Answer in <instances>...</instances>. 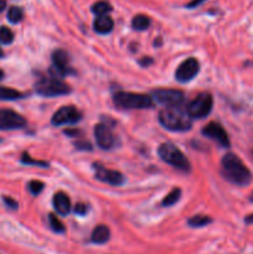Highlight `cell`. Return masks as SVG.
<instances>
[{
	"mask_svg": "<svg viewBox=\"0 0 253 254\" xmlns=\"http://www.w3.org/2000/svg\"><path fill=\"white\" fill-rule=\"evenodd\" d=\"M21 163L26 164V165H37V166H44V168H47L49 166V163L46 161H39V160H34L31 156L29 155L27 153H24L21 156Z\"/></svg>",
	"mask_w": 253,
	"mask_h": 254,
	"instance_id": "4316f807",
	"label": "cell"
},
{
	"mask_svg": "<svg viewBox=\"0 0 253 254\" xmlns=\"http://www.w3.org/2000/svg\"><path fill=\"white\" fill-rule=\"evenodd\" d=\"M52 205H54V208L56 210V212L61 216H67L69 213V211H71V200L62 191L55 193Z\"/></svg>",
	"mask_w": 253,
	"mask_h": 254,
	"instance_id": "9a60e30c",
	"label": "cell"
},
{
	"mask_svg": "<svg viewBox=\"0 0 253 254\" xmlns=\"http://www.w3.org/2000/svg\"><path fill=\"white\" fill-rule=\"evenodd\" d=\"M92 11L97 15V16H103V15H108L109 11H112V5L108 1H97L94 2L92 6Z\"/></svg>",
	"mask_w": 253,
	"mask_h": 254,
	"instance_id": "7402d4cb",
	"label": "cell"
},
{
	"mask_svg": "<svg viewBox=\"0 0 253 254\" xmlns=\"http://www.w3.org/2000/svg\"><path fill=\"white\" fill-rule=\"evenodd\" d=\"M2 56H4V52H2V50L1 49H0V59H1V57Z\"/></svg>",
	"mask_w": 253,
	"mask_h": 254,
	"instance_id": "8d00e7d4",
	"label": "cell"
},
{
	"mask_svg": "<svg viewBox=\"0 0 253 254\" xmlns=\"http://www.w3.org/2000/svg\"><path fill=\"white\" fill-rule=\"evenodd\" d=\"M113 102L118 108L122 109H146L154 106L150 96L134 92H117L113 96Z\"/></svg>",
	"mask_w": 253,
	"mask_h": 254,
	"instance_id": "3957f363",
	"label": "cell"
},
{
	"mask_svg": "<svg viewBox=\"0 0 253 254\" xmlns=\"http://www.w3.org/2000/svg\"><path fill=\"white\" fill-rule=\"evenodd\" d=\"M159 122L165 129L171 131H186L192 127V121L186 109L180 107H165L159 112Z\"/></svg>",
	"mask_w": 253,
	"mask_h": 254,
	"instance_id": "7a4b0ae2",
	"label": "cell"
},
{
	"mask_svg": "<svg viewBox=\"0 0 253 254\" xmlns=\"http://www.w3.org/2000/svg\"><path fill=\"white\" fill-rule=\"evenodd\" d=\"M49 223L50 227H51V230L54 231V232L63 233L64 231H66L63 223H62L61 220H60L56 215H54V213H50L49 215Z\"/></svg>",
	"mask_w": 253,
	"mask_h": 254,
	"instance_id": "603a6c76",
	"label": "cell"
},
{
	"mask_svg": "<svg viewBox=\"0 0 253 254\" xmlns=\"http://www.w3.org/2000/svg\"><path fill=\"white\" fill-rule=\"evenodd\" d=\"M223 178L238 186H247L252 181V174L236 154L228 153L221 160Z\"/></svg>",
	"mask_w": 253,
	"mask_h": 254,
	"instance_id": "6da1fadb",
	"label": "cell"
},
{
	"mask_svg": "<svg viewBox=\"0 0 253 254\" xmlns=\"http://www.w3.org/2000/svg\"><path fill=\"white\" fill-rule=\"evenodd\" d=\"M35 91L42 97H57L68 94L71 88L62 79L55 77H42L35 83Z\"/></svg>",
	"mask_w": 253,
	"mask_h": 254,
	"instance_id": "5b68a950",
	"label": "cell"
},
{
	"mask_svg": "<svg viewBox=\"0 0 253 254\" xmlns=\"http://www.w3.org/2000/svg\"><path fill=\"white\" fill-rule=\"evenodd\" d=\"M109 238H111V231L106 225L96 226L91 236L92 243H96V245H104L108 242Z\"/></svg>",
	"mask_w": 253,
	"mask_h": 254,
	"instance_id": "e0dca14e",
	"label": "cell"
},
{
	"mask_svg": "<svg viewBox=\"0 0 253 254\" xmlns=\"http://www.w3.org/2000/svg\"><path fill=\"white\" fill-rule=\"evenodd\" d=\"M24 17V12H22V9L19 6H11L7 11V19H9L10 22L12 24H17L20 22Z\"/></svg>",
	"mask_w": 253,
	"mask_h": 254,
	"instance_id": "cb8c5ba5",
	"label": "cell"
},
{
	"mask_svg": "<svg viewBox=\"0 0 253 254\" xmlns=\"http://www.w3.org/2000/svg\"><path fill=\"white\" fill-rule=\"evenodd\" d=\"M64 133L68 134V135L76 136V135H78V134H79V130H77V129H74V130H66V131H64Z\"/></svg>",
	"mask_w": 253,
	"mask_h": 254,
	"instance_id": "836d02e7",
	"label": "cell"
},
{
	"mask_svg": "<svg viewBox=\"0 0 253 254\" xmlns=\"http://www.w3.org/2000/svg\"><path fill=\"white\" fill-rule=\"evenodd\" d=\"M150 25V19L145 15H136V16L133 17L131 20V27L134 30H138V31H143V30H146Z\"/></svg>",
	"mask_w": 253,
	"mask_h": 254,
	"instance_id": "ffe728a7",
	"label": "cell"
},
{
	"mask_svg": "<svg viewBox=\"0 0 253 254\" xmlns=\"http://www.w3.org/2000/svg\"><path fill=\"white\" fill-rule=\"evenodd\" d=\"M213 106V99L212 96L210 93H206V92H202V93H198L190 103L186 107V112H188L189 117L191 119H202L206 118L208 114L212 111Z\"/></svg>",
	"mask_w": 253,
	"mask_h": 254,
	"instance_id": "8992f818",
	"label": "cell"
},
{
	"mask_svg": "<svg viewBox=\"0 0 253 254\" xmlns=\"http://www.w3.org/2000/svg\"><path fill=\"white\" fill-rule=\"evenodd\" d=\"M198 69H200V64L197 60L190 57L178 67L175 72V78L181 83L190 82L198 73Z\"/></svg>",
	"mask_w": 253,
	"mask_h": 254,
	"instance_id": "4fadbf2b",
	"label": "cell"
},
{
	"mask_svg": "<svg viewBox=\"0 0 253 254\" xmlns=\"http://www.w3.org/2000/svg\"><path fill=\"white\" fill-rule=\"evenodd\" d=\"M74 146H76V149H79V150H92V145L86 140L76 141Z\"/></svg>",
	"mask_w": 253,
	"mask_h": 254,
	"instance_id": "f1b7e54d",
	"label": "cell"
},
{
	"mask_svg": "<svg viewBox=\"0 0 253 254\" xmlns=\"http://www.w3.org/2000/svg\"><path fill=\"white\" fill-rule=\"evenodd\" d=\"M250 200H251V201H252V202H253V192H252V195H251V197H250Z\"/></svg>",
	"mask_w": 253,
	"mask_h": 254,
	"instance_id": "74e56055",
	"label": "cell"
},
{
	"mask_svg": "<svg viewBox=\"0 0 253 254\" xmlns=\"http://www.w3.org/2000/svg\"><path fill=\"white\" fill-rule=\"evenodd\" d=\"M12 40H14V34L11 30L6 26L0 27V42L4 45H9L11 44Z\"/></svg>",
	"mask_w": 253,
	"mask_h": 254,
	"instance_id": "d4e9b609",
	"label": "cell"
},
{
	"mask_svg": "<svg viewBox=\"0 0 253 254\" xmlns=\"http://www.w3.org/2000/svg\"><path fill=\"white\" fill-rule=\"evenodd\" d=\"M87 211H88V208H87V206L84 205V203L78 202L76 206H74V212H76L77 215L84 216L87 213Z\"/></svg>",
	"mask_w": 253,
	"mask_h": 254,
	"instance_id": "83f0119b",
	"label": "cell"
},
{
	"mask_svg": "<svg viewBox=\"0 0 253 254\" xmlns=\"http://www.w3.org/2000/svg\"><path fill=\"white\" fill-rule=\"evenodd\" d=\"M44 188H45V184L42 183V181H39V180L30 181L29 185H27V189H29L30 192L35 196L39 195V193L44 190Z\"/></svg>",
	"mask_w": 253,
	"mask_h": 254,
	"instance_id": "484cf974",
	"label": "cell"
},
{
	"mask_svg": "<svg viewBox=\"0 0 253 254\" xmlns=\"http://www.w3.org/2000/svg\"><path fill=\"white\" fill-rule=\"evenodd\" d=\"M158 154L163 161L166 164L171 165L173 168L178 169V170L184 171V173H189L191 170L190 161L188 160L183 151L178 148L176 145L171 143H164L159 146Z\"/></svg>",
	"mask_w": 253,
	"mask_h": 254,
	"instance_id": "277c9868",
	"label": "cell"
},
{
	"mask_svg": "<svg viewBox=\"0 0 253 254\" xmlns=\"http://www.w3.org/2000/svg\"><path fill=\"white\" fill-rule=\"evenodd\" d=\"M202 1L203 0H192L190 4H188V7H195V6H197V5H200Z\"/></svg>",
	"mask_w": 253,
	"mask_h": 254,
	"instance_id": "1f68e13d",
	"label": "cell"
},
{
	"mask_svg": "<svg viewBox=\"0 0 253 254\" xmlns=\"http://www.w3.org/2000/svg\"><path fill=\"white\" fill-rule=\"evenodd\" d=\"M5 6H6V1L5 0H0V12L5 9Z\"/></svg>",
	"mask_w": 253,
	"mask_h": 254,
	"instance_id": "e575fe53",
	"label": "cell"
},
{
	"mask_svg": "<svg viewBox=\"0 0 253 254\" xmlns=\"http://www.w3.org/2000/svg\"><path fill=\"white\" fill-rule=\"evenodd\" d=\"M24 97L21 92L9 87H0V101H15Z\"/></svg>",
	"mask_w": 253,
	"mask_h": 254,
	"instance_id": "ac0fdd59",
	"label": "cell"
},
{
	"mask_svg": "<svg viewBox=\"0 0 253 254\" xmlns=\"http://www.w3.org/2000/svg\"><path fill=\"white\" fill-rule=\"evenodd\" d=\"M180 196H181L180 189L179 188L173 189V190H171L170 192L165 196V198L163 200L161 205H163L164 207H170V206L175 205V203L180 200Z\"/></svg>",
	"mask_w": 253,
	"mask_h": 254,
	"instance_id": "44dd1931",
	"label": "cell"
},
{
	"mask_svg": "<svg viewBox=\"0 0 253 254\" xmlns=\"http://www.w3.org/2000/svg\"><path fill=\"white\" fill-rule=\"evenodd\" d=\"M82 113L73 106H64L61 107L56 113L52 116L51 123L52 126H71L76 124L81 121Z\"/></svg>",
	"mask_w": 253,
	"mask_h": 254,
	"instance_id": "ba28073f",
	"label": "cell"
},
{
	"mask_svg": "<svg viewBox=\"0 0 253 254\" xmlns=\"http://www.w3.org/2000/svg\"><path fill=\"white\" fill-rule=\"evenodd\" d=\"M153 64V59H151V57H143V59L139 61V64L143 67L149 66V64Z\"/></svg>",
	"mask_w": 253,
	"mask_h": 254,
	"instance_id": "4dcf8cb0",
	"label": "cell"
},
{
	"mask_svg": "<svg viewBox=\"0 0 253 254\" xmlns=\"http://www.w3.org/2000/svg\"><path fill=\"white\" fill-rule=\"evenodd\" d=\"M68 54L64 50H56L52 54V66L50 67V73L55 78H63L72 72L68 66Z\"/></svg>",
	"mask_w": 253,
	"mask_h": 254,
	"instance_id": "9c48e42d",
	"label": "cell"
},
{
	"mask_svg": "<svg viewBox=\"0 0 253 254\" xmlns=\"http://www.w3.org/2000/svg\"><path fill=\"white\" fill-rule=\"evenodd\" d=\"M202 134L206 138L211 139V140L216 141L217 144H220L223 148H228L230 146V138H228L227 131L225 130L222 126L220 123H216V122H211V123L206 124L202 128Z\"/></svg>",
	"mask_w": 253,
	"mask_h": 254,
	"instance_id": "8fae6325",
	"label": "cell"
},
{
	"mask_svg": "<svg viewBox=\"0 0 253 254\" xmlns=\"http://www.w3.org/2000/svg\"><path fill=\"white\" fill-rule=\"evenodd\" d=\"M252 153H253V151H252Z\"/></svg>",
	"mask_w": 253,
	"mask_h": 254,
	"instance_id": "f35d334b",
	"label": "cell"
},
{
	"mask_svg": "<svg viewBox=\"0 0 253 254\" xmlns=\"http://www.w3.org/2000/svg\"><path fill=\"white\" fill-rule=\"evenodd\" d=\"M94 138L97 145L103 150H111L116 145V136L107 124L99 123L94 127Z\"/></svg>",
	"mask_w": 253,
	"mask_h": 254,
	"instance_id": "7c38bea8",
	"label": "cell"
},
{
	"mask_svg": "<svg viewBox=\"0 0 253 254\" xmlns=\"http://www.w3.org/2000/svg\"><path fill=\"white\" fill-rule=\"evenodd\" d=\"M93 168L94 171H96V179L102 181V183H106L108 185L113 186H119L124 183V176L119 171L111 170V169L104 168V166L99 165V164H94Z\"/></svg>",
	"mask_w": 253,
	"mask_h": 254,
	"instance_id": "5bb4252c",
	"label": "cell"
},
{
	"mask_svg": "<svg viewBox=\"0 0 253 254\" xmlns=\"http://www.w3.org/2000/svg\"><path fill=\"white\" fill-rule=\"evenodd\" d=\"M245 222L248 223V225H253V213L252 215H248L247 217L245 218Z\"/></svg>",
	"mask_w": 253,
	"mask_h": 254,
	"instance_id": "d6a6232c",
	"label": "cell"
},
{
	"mask_svg": "<svg viewBox=\"0 0 253 254\" xmlns=\"http://www.w3.org/2000/svg\"><path fill=\"white\" fill-rule=\"evenodd\" d=\"M26 126V119L21 114L7 108L0 109V130H16Z\"/></svg>",
	"mask_w": 253,
	"mask_h": 254,
	"instance_id": "30bf717a",
	"label": "cell"
},
{
	"mask_svg": "<svg viewBox=\"0 0 253 254\" xmlns=\"http://www.w3.org/2000/svg\"><path fill=\"white\" fill-rule=\"evenodd\" d=\"M114 22L109 15H103V16H97L93 22L94 31L98 34H108L113 30Z\"/></svg>",
	"mask_w": 253,
	"mask_h": 254,
	"instance_id": "2e32d148",
	"label": "cell"
},
{
	"mask_svg": "<svg viewBox=\"0 0 253 254\" xmlns=\"http://www.w3.org/2000/svg\"><path fill=\"white\" fill-rule=\"evenodd\" d=\"M2 77H4V71H2V69H0V81L2 79Z\"/></svg>",
	"mask_w": 253,
	"mask_h": 254,
	"instance_id": "d590c367",
	"label": "cell"
},
{
	"mask_svg": "<svg viewBox=\"0 0 253 254\" xmlns=\"http://www.w3.org/2000/svg\"><path fill=\"white\" fill-rule=\"evenodd\" d=\"M2 200H4L5 205H6L9 208H12V210H16V208H17V202L15 200H12L11 197L4 196V198H2Z\"/></svg>",
	"mask_w": 253,
	"mask_h": 254,
	"instance_id": "f546056e",
	"label": "cell"
},
{
	"mask_svg": "<svg viewBox=\"0 0 253 254\" xmlns=\"http://www.w3.org/2000/svg\"><path fill=\"white\" fill-rule=\"evenodd\" d=\"M151 98L165 107H181L185 102V93L180 89L158 88L153 91Z\"/></svg>",
	"mask_w": 253,
	"mask_h": 254,
	"instance_id": "52a82bcc",
	"label": "cell"
},
{
	"mask_svg": "<svg viewBox=\"0 0 253 254\" xmlns=\"http://www.w3.org/2000/svg\"><path fill=\"white\" fill-rule=\"evenodd\" d=\"M212 222V218L210 216L205 215H196L192 216L190 220L188 221V225L192 228H200L203 227V226H207Z\"/></svg>",
	"mask_w": 253,
	"mask_h": 254,
	"instance_id": "d6986e66",
	"label": "cell"
}]
</instances>
